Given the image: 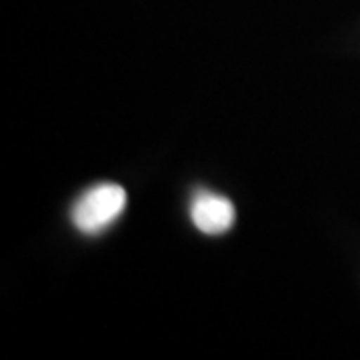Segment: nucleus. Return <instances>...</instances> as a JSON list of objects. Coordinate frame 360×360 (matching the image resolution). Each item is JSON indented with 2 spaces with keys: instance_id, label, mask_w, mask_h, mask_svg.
Returning a JSON list of instances; mask_svg holds the SVG:
<instances>
[{
  "instance_id": "nucleus-1",
  "label": "nucleus",
  "mask_w": 360,
  "mask_h": 360,
  "mask_svg": "<svg viewBox=\"0 0 360 360\" xmlns=\"http://www.w3.org/2000/svg\"><path fill=\"white\" fill-rule=\"evenodd\" d=\"M127 208V191L120 184L103 182L89 188L72 206V222L84 234L108 229Z\"/></svg>"
},
{
  "instance_id": "nucleus-2",
  "label": "nucleus",
  "mask_w": 360,
  "mask_h": 360,
  "mask_svg": "<svg viewBox=\"0 0 360 360\" xmlns=\"http://www.w3.org/2000/svg\"><path fill=\"white\" fill-rule=\"evenodd\" d=\"M194 226L205 234H224L234 222V205L226 196L214 193H198L191 205Z\"/></svg>"
}]
</instances>
